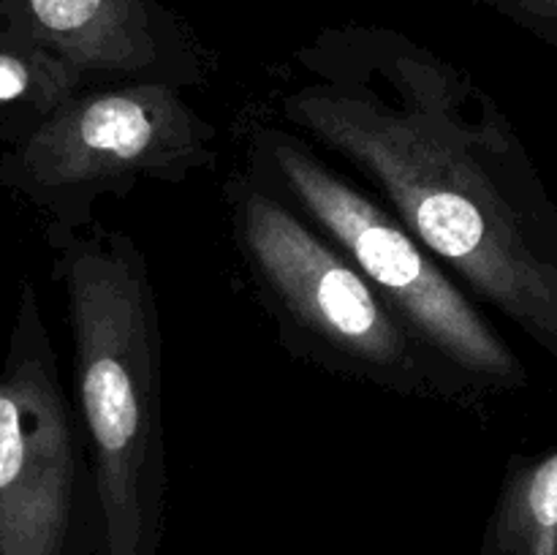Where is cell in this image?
<instances>
[{
    "label": "cell",
    "mask_w": 557,
    "mask_h": 555,
    "mask_svg": "<svg viewBox=\"0 0 557 555\" xmlns=\"http://www.w3.org/2000/svg\"><path fill=\"white\" fill-rule=\"evenodd\" d=\"M0 30L41 44L87 85L201 87L215 54L163 0H0Z\"/></svg>",
    "instance_id": "obj_7"
},
{
    "label": "cell",
    "mask_w": 557,
    "mask_h": 555,
    "mask_svg": "<svg viewBox=\"0 0 557 555\" xmlns=\"http://www.w3.org/2000/svg\"><path fill=\"white\" fill-rule=\"evenodd\" d=\"M166 82L87 85L0 161V183L49 218L90 226L101 199L139 183L180 185L218 161V128Z\"/></svg>",
    "instance_id": "obj_5"
},
{
    "label": "cell",
    "mask_w": 557,
    "mask_h": 555,
    "mask_svg": "<svg viewBox=\"0 0 557 555\" xmlns=\"http://www.w3.org/2000/svg\"><path fill=\"white\" fill-rule=\"evenodd\" d=\"M90 452L25 283L0 365V555H96Z\"/></svg>",
    "instance_id": "obj_6"
},
{
    "label": "cell",
    "mask_w": 557,
    "mask_h": 555,
    "mask_svg": "<svg viewBox=\"0 0 557 555\" xmlns=\"http://www.w3.org/2000/svg\"><path fill=\"white\" fill-rule=\"evenodd\" d=\"M79 87L82 76L58 54L0 30V141L20 145Z\"/></svg>",
    "instance_id": "obj_9"
},
{
    "label": "cell",
    "mask_w": 557,
    "mask_h": 555,
    "mask_svg": "<svg viewBox=\"0 0 557 555\" xmlns=\"http://www.w3.org/2000/svg\"><path fill=\"white\" fill-rule=\"evenodd\" d=\"M223 207L245 278L292 357L392 395L473 411L466 392L319 229L243 169L223 183Z\"/></svg>",
    "instance_id": "obj_4"
},
{
    "label": "cell",
    "mask_w": 557,
    "mask_h": 555,
    "mask_svg": "<svg viewBox=\"0 0 557 555\" xmlns=\"http://www.w3.org/2000/svg\"><path fill=\"white\" fill-rule=\"evenodd\" d=\"M239 169L341 248L413 341L466 392L473 411L525 390V362L471 294L373 194L302 136L281 120H250Z\"/></svg>",
    "instance_id": "obj_3"
},
{
    "label": "cell",
    "mask_w": 557,
    "mask_h": 555,
    "mask_svg": "<svg viewBox=\"0 0 557 555\" xmlns=\"http://www.w3.org/2000/svg\"><path fill=\"white\" fill-rule=\"evenodd\" d=\"M468 3H473V5H484V9H493V11H498L500 5L511 3V0H468Z\"/></svg>",
    "instance_id": "obj_11"
},
{
    "label": "cell",
    "mask_w": 557,
    "mask_h": 555,
    "mask_svg": "<svg viewBox=\"0 0 557 555\" xmlns=\"http://www.w3.org/2000/svg\"><path fill=\"white\" fill-rule=\"evenodd\" d=\"M479 553L557 555V444L509 457Z\"/></svg>",
    "instance_id": "obj_8"
},
{
    "label": "cell",
    "mask_w": 557,
    "mask_h": 555,
    "mask_svg": "<svg viewBox=\"0 0 557 555\" xmlns=\"http://www.w3.org/2000/svg\"><path fill=\"white\" fill-rule=\"evenodd\" d=\"M277 114L557 359V205L466 69L395 27H324L283 69Z\"/></svg>",
    "instance_id": "obj_1"
},
{
    "label": "cell",
    "mask_w": 557,
    "mask_h": 555,
    "mask_svg": "<svg viewBox=\"0 0 557 555\" xmlns=\"http://www.w3.org/2000/svg\"><path fill=\"white\" fill-rule=\"evenodd\" d=\"M498 14L547 47L557 49V0H511L500 5Z\"/></svg>",
    "instance_id": "obj_10"
},
{
    "label": "cell",
    "mask_w": 557,
    "mask_h": 555,
    "mask_svg": "<svg viewBox=\"0 0 557 555\" xmlns=\"http://www.w3.org/2000/svg\"><path fill=\"white\" fill-rule=\"evenodd\" d=\"M71 330L74 411L96 479V555H158L166 528L163 337L150 261L128 232L47 226Z\"/></svg>",
    "instance_id": "obj_2"
}]
</instances>
